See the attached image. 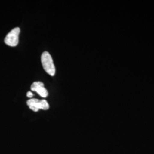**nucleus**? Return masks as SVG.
Masks as SVG:
<instances>
[{
	"instance_id": "f257e3e1",
	"label": "nucleus",
	"mask_w": 154,
	"mask_h": 154,
	"mask_svg": "<svg viewBox=\"0 0 154 154\" xmlns=\"http://www.w3.org/2000/svg\"><path fill=\"white\" fill-rule=\"evenodd\" d=\"M41 62L45 70L51 76L55 74V68L53 59L48 51H45L41 55Z\"/></svg>"
},
{
	"instance_id": "f03ea898",
	"label": "nucleus",
	"mask_w": 154,
	"mask_h": 154,
	"mask_svg": "<svg viewBox=\"0 0 154 154\" xmlns=\"http://www.w3.org/2000/svg\"><path fill=\"white\" fill-rule=\"evenodd\" d=\"M27 105L34 112H37L39 109L46 110L49 109L48 102L45 99H30L27 101Z\"/></svg>"
},
{
	"instance_id": "7ed1b4c3",
	"label": "nucleus",
	"mask_w": 154,
	"mask_h": 154,
	"mask_svg": "<svg viewBox=\"0 0 154 154\" xmlns=\"http://www.w3.org/2000/svg\"><path fill=\"white\" fill-rule=\"evenodd\" d=\"M20 33V29L19 28H14L11 30L6 36L4 40L6 44L12 47L16 46L18 44V36Z\"/></svg>"
},
{
	"instance_id": "20e7f679",
	"label": "nucleus",
	"mask_w": 154,
	"mask_h": 154,
	"mask_svg": "<svg viewBox=\"0 0 154 154\" xmlns=\"http://www.w3.org/2000/svg\"><path fill=\"white\" fill-rule=\"evenodd\" d=\"M31 90L34 91H36L39 95L46 98L48 96V91L44 88V84L41 82H35L31 86Z\"/></svg>"
},
{
	"instance_id": "39448f33",
	"label": "nucleus",
	"mask_w": 154,
	"mask_h": 154,
	"mask_svg": "<svg viewBox=\"0 0 154 154\" xmlns=\"http://www.w3.org/2000/svg\"><path fill=\"white\" fill-rule=\"evenodd\" d=\"M26 95H27V97H29V98H32L33 96V94H32V92H30V91H28V93H27V94H26Z\"/></svg>"
}]
</instances>
